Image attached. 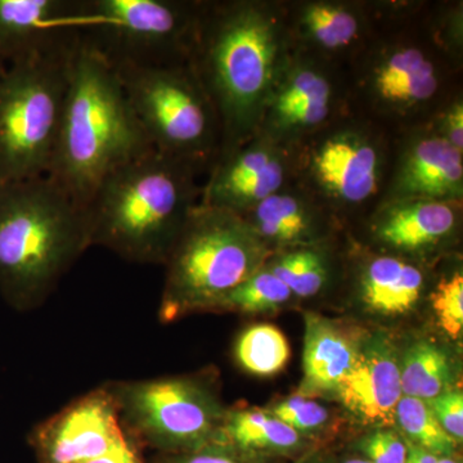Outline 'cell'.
Returning <instances> with one entry per match:
<instances>
[{
    "mask_svg": "<svg viewBox=\"0 0 463 463\" xmlns=\"http://www.w3.org/2000/svg\"><path fill=\"white\" fill-rule=\"evenodd\" d=\"M292 51L285 0H203L187 62L218 118L216 158L257 136Z\"/></svg>",
    "mask_w": 463,
    "mask_h": 463,
    "instance_id": "1",
    "label": "cell"
},
{
    "mask_svg": "<svg viewBox=\"0 0 463 463\" xmlns=\"http://www.w3.org/2000/svg\"><path fill=\"white\" fill-rule=\"evenodd\" d=\"M203 170L151 148L109 173L85 206L90 248L165 264L194 207Z\"/></svg>",
    "mask_w": 463,
    "mask_h": 463,
    "instance_id": "2",
    "label": "cell"
},
{
    "mask_svg": "<svg viewBox=\"0 0 463 463\" xmlns=\"http://www.w3.org/2000/svg\"><path fill=\"white\" fill-rule=\"evenodd\" d=\"M151 148L114 66L79 36L48 178L85 209L109 173Z\"/></svg>",
    "mask_w": 463,
    "mask_h": 463,
    "instance_id": "3",
    "label": "cell"
},
{
    "mask_svg": "<svg viewBox=\"0 0 463 463\" xmlns=\"http://www.w3.org/2000/svg\"><path fill=\"white\" fill-rule=\"evenodd\" d=\"M90 248L84 209L48 176L0 184V295L30 312Z\"/></svg>",
    "mask_w": 463,
    "mask_h": 463,
    "instance_id": "4",
    "label": "cell"
},
{
    "mask_svg": "<svg viewBox=\"0 0 463 463\" xmlns=\"http://www.w3.org/2000/svg\"><path fill=\"white\" fill-rule=\"evenodd\" d=\"M420 17L380 26L346 67L353 111L392 133L423 123L461 85L459 71L435 50Z\"/></svg>",
    "mask_w": 463,
    "mask_h": 463,
    "instance_id": "5",
    "label": "cell"
},
{
    "mask_svg": "<svg viewBox=\"0 0 463 463\" xmlns=\"http://www.w3.org/2000/svg\"><path fill=\"white\" fill-rule=\"evenodd\" d=\"M273 254L242 216L199 203L164 264L158 318L172 323L191 313L210 312L263 269Z\"/></svg>",
    "mask_w": 463,
    "mask_h": 463,
    "instance_id": "6",
    "label": "cell"
},
{
    "mask_svg": "<svg viewBox=\"0 0 463 463\" xmlns=\"http://www.w3.org/2000/svg\"><path fill=\"white\" fill-rule=\"evenodd\" d=\"M392 137L388 128L352 109L298 143L295 183L341 223L364 218L383 196Z\"/></svg>",
    "mask_w": 463,
    "mask_h": 463,
    "instance_id": "7",
    "label": "cell"
},
{
    "mask_svg": "<svg viewBox=\"0 0 463 463\" xmlns=\"http://www.w3.org/2000/svg\"><path fill=\"white\" fill-rule=\"evenodd\" d=\"M75 44L9 65L0 75V184L50 172Z\"/></svg>",
    "mask_w": 463,
    "mask_h": 463,
    "instance_id": "8",
    "label": "cell"
},
{
    "mask_svg": "<svg viewBox=\"0 0 463 463\" xmlns=\"http://www.w3.org/2000/svg\"><path fill=\"white\" fill-rule=\"evenodd\" d=\"M114 69L151 147L207 173L219 154L221 129L188 62Z\"/></svg>",
    "mask_w": 463,
    "mask_h": 463,
    "instance_id": "9",
    "label": "cell"
},
{
    "mask_svg": "<svg viewBox=\"0 0 463 463\" xmlns=\"http://www.w3.org/2000/svg\"><path fill=\"white\" fill-rule=\"evenodd\" d=\"M105 386L128 437L155 455L213 446L227 411L205 376L109 381Z\"/></svg>",
    "mask_w": 463,
    "mask_h": 463,
    "instance_id": "10",
    "label": "cell"
},
{
    "mask_svg": "<svg viewBox=\"0 0 463 463\" xmlns=\"http://www.w3.org/2000/svg\"><path fill=\"white\" fill-rule=\"evenodd\" d=\"M203 0H83L80 36L112 66L187 62Z\"/></svg>",
    "mask_w": 463,
    "mask_h": 463,
    "instance_id": "11",
    "label": "cell"
},
{
    "mask_svg": "<svg viewBox=\"0 0 463 463\" xmlns=\"http://www.w3.org/2000/svg\"><path fill=\"white\" fill-rule=\"evenodd\" d=\"M350 111L346 67L294 48L258 133L295 147Z\"/></svg>",
    "mask_w": 463,
    "mask_h": 463,
    "instance_id": "12",
    "label": "cell"
},
{
    "mask_svg": "<svg viewBox=\"0 0 463 463\" xmlns=\"http://www.w3.org/2000/svg\"><path fill=\"white\" fill-rule=\"evenodd\" d=\"M295 157L297 146L258 133L216 158L207 170L200 203L242 215L295 182Z\"/></svg>",
    "mask_w": 463,
    "mask_h": 463,
    "instance_id": "13",
    "label": "cell"
},
{
    "mask_svg": "<svg viewBox=\"0 0 463 463\" xmlns=\"http://www.w3.org/2000/svg\"><path fill=\"white\" fill-rule=\"evenodd\" d=\"M125 438L118 405L103 383L33 426L27 443L35 463H88Z\"/></svg>",
    "mask_w": 463,
    "mask_h": 463,
    "instance_id": "14",
    "label": "cell"
},
{
    "mask_svg": "<svg viewBox=\"0 0 463 463\" xmlns=\"http://www.w3.org/2000/svg\"><path fill=\"white\" fill-rule=\"evenodd\" d=\"M463 203L426 199L381 201L364 216L373 249L425 263L458 241Z\"/></svg>",
    "mask_w": 463,
    "mask_h": 463,
    "instance_id": "15",
    "label": "cell"
},
{
    "mask_svg": "<svg viewBox=\"0 0 463 463\" xmlns=\"http://www.w3.org/2000/svg\"><path fill=\"white\" fill-rule=\"evenodd\" d=\"M426 199L463 203V154L425 123L398 130L381 201Z\"/></svg>",
    "mask_w": 463,
    "mask_h": 463,
    "instance_id": "16",
    "label": "cell"
},
{
    "mask_svg": "<svg viewBox=\"0 0 463 463\" xmlns=\"http://www.w3.org/2000/svg\"><path fill=\"white\" fill-rule=\"evenodd\" d=\"M292 47L347 67L377 33L368 0H285Z\"/></svg>",
    "mask_w": 463,
    "mask_h": 463,
    "instance_id": "17",
    "label": "cell"
},
{
    "mask_svg": "<svg viewBox=\"0 0 463 463\" xmlns=\"http://www.w3.org/2000/svg\"><path fill=\"white\" fill-rule=\"evenodd\" d=\"M83 0H0V60L5 66L71 47Z\"/></svg>",
    "mask_w": 463,
    "mask_h": 463,
    "instance_id": "18",
    "label": "cell"
},
{
    "mask_svg": "<svg viewBox=\"0 0 463 463\" xmlns=\"http://www.w3.org/2000/svg\"><path fill=\"white\" fill-rule=\"evenodd\" d=\"M241 216L273 252L331 242L344 225L295 182Z\"/></svg>",
    "mask_w": 463,
    "mask_h": 463,
    "instance_id": "19",
    "label": "cell"
},
{
    "mask_svg": "<svg viewBox=\"0 0 463 463\" xmlns=\"http://www.w3.org/2000/svg\"><path fill=\"white\" fill-rule=\"evenodd\" d=\"M403 397L401 359L388 337L365 336L354 365L337 390L336 398L364 423L390 425Z\"/></svg>",
    "mask_w": 463,
    "mask_h": 463,
    "instance_id": "20",
    "label": "cell"
},
{
    "mask_svg": "<svg viewBox=\"0 0 463 463\" xmlns=\"http://www.w3.org/2000/svg\"><path fill=\"white\" fill-rule=\"evenodd\" d=\"M365 252L353 268V283L362 306L383 317L413 312L430 283L425 263L374 249Z\"/></svg>",
    "mask_w": 463,
    "mask_h": 463,
    "instance_id": "21",
    "label": "cell"
},
{
    "mask_svg": "<svg viewBox=\"0 0 463 463\" xmlns=\"http://www.w3.org/2000/svg\"><path fill=\"white\" fill-rule=\"evenodd\" d=\"M304 319V377L298 394L307 398L336 397L365 337L358 330L317 313H306Z\"/></svg>",
    "mask_w": 463,
    "mask_h": 463,
    "instance_id": "22",
    "label": "cell"
},
{
    "mask_svg": "<svg viewBox=\"0 0 463 463\" xmlns=\"http://www.w3.org/2000/svg\"><path fill=\"white\" fill-rule=\"evenodd\" d=\"M298 443L300 434L267 411L227 408L213 446L223 447L240 455L259 450L285 452L294 449Z\"/></svg>",
    "mask_w": 463,
    "mask_h": 463,
    "instance_id": "23",
    "label": "cell"
},
{
    "mask_svg": "<svg viewBox=\"0 0 463 463\" xmlns=\"http://www.w3.org/2000/svg\"><path fill=\"white\" fill-rule=\"evenodd\" d=\"M289 288L295 298L321 294L335 276L331 242L274 252L265 264Z\"/></svg>",
    "mask_w": 463,
    "mask_h": 463,
    "instance_id": "24",
    "label": "cell"
},
{
    "mask_svg": "<svg viewBox=\"0 0 463 463\" xmlns=\"http://www.w3.org/2000/svg\"><path fill=\"white\" fill-rule=\"evenodd\" d=\"M455 364L446 349L431 340H419L401 359L402 392L407 397L430 401L450 390Z\"/></svg>",
    "mask_w": 463,
    "mask_h": 463,
    "instance_id": "25",
    "label": "cell"
},
{
    "mask_svg": "<svg viewBox=\"0 0 463 463\" xmlns=\"http://www.w3.org/2000/svg\"><path fill=\"white\" fill-rule=\"evenodd\" d=\"M234 355L243 370L257 376H273L288 364L291 349L283 332L261 323L241 334Z\"/></svg>",
    "mask_w": 463,
    "mask_h": 463,
    "instance_id": "26",
    "label": "cell"
},
{
    "mask_svg": "<svg viewBox=\"0 0 463 463\" xmlns=\"http://www.w3.org/2000/svg\"><path fill=\"white\" fill-rule=\"evenodd\" d=\"M294 298L288 286L264 267L232 289L210 312L272 313L282 309Z\"/></svg>",
    "mask_w": 463,
    "mask_h": 463,
    "instance_id": "27",
    "label": "cell"
},
{
    "mask_svg": "<svg viewBox=\"0 0 463 463\" xmlns=\"http://www.w3.org/2000/svg\"><path fill=\"white\" fill-rule=\"evenodd\" d=\"M420 23L429 41L453 69L463 66V3L428 2Z\"/></svg>",
    "mask_w": 463,
    "mask_h": 463,
    "instance_id": "28",
    "label": "cell"
},
{
    "mask_svg": "<svg viewBox=\"0 0 463 463\" xmlns=\"http://www.w3.org/2000/svg\"><path fill=\"white\" fill-rule=\"evenodd\" d=\"M395 421L416 446L435 457H450L457 441L441 428L428 403L421 399L403 395L395 411Z\"/></svg>",
    "mask_w": 463,
    "mask_h": 463,
    "instance_id": "29",
    "label": "cell"
},
{
    "mask_svg": "<svg viewBox=\"0 0 463 463\" xmlns=\"http://www.w3.org/2000/svg\"><path fill=\"white\" fill-rule=\"evenodd\" d=\"M439 326L448 336L459 339L463 331V273L461 265L444 272L429 292Z\"/></svg>",
    "mask_w": 463,
    "mask_h": 463,
    "instance_id": "30",
    "label": "cell"
},
{
    "mask_svg": "<svg viewBox=\"0 0 463 463\" xmlns=\"http://www.w3.org/2000/svg\"><path fill=\"white\" fill-rule=\"evenodd\" d=\"M268 413L294 429L298 434H315L331 421L330 412L315 398L295 394L268 408Z\"/></svg>",
    "mask_w": 463,
    "mask_h": 463,
    "instance_id": "31",
    "label": "cell"
},
{
    "mask_svg": "<svg viewBox=\"0 0 463 463\" xmlns=\"http://www.w3.org/2000/svg\"><path fill=\"white\" fill-rule=\"evenodd\" d=\"M423 123L438 137L463 154L462 85H458Z\"/></svg>",
    "mask_w": 463,
    "mask_h": 463,
    "instance_id": "32",
    "label": "cell"
},
{
    "mask_svg": "<svg viewBox=\"0 0 463 463\" xmlns=\"http://www.w3.org/2000/svg\"><path fill=\"white\" fill-rule=\"evenodd\" d=\"M362 450L371 463H405L408 444L392 430H377L364 439Z\"/></svg>",
    "mask_w": 463,
    "mask_h": 463,
    "instance_id": "33",
    "label": "cell"
},
{
    "mask_svg": "<svg viewBox=\"0 0 463 463\" xmlns=\"http://www.w3.org/2000/svg\"><path fill=\"white\" fill-rule=\"evenodd\" d=\"M431 412L447 434L462 441L463 438V395L458 390L450 389L438 397L426 402Z\"/></svg>",
    "mask_w": 463,
    "mask_h": 463,
    "instance_id": "34",
    "label": "cell"
},
{
    "mask_svg": "<svg viewBox=\"0 0 463 463\" xmlns=\"http://www.w3.org/2000/svg\"><path fill=\"white\" fill-rule=\"evenodd\" d=\"M147 463H248L237 453L223 447L209 446L178 455H154Z\"/></svg>",
    "mask_w": 463,
    "mask_h": 463,
    "instance_id": "35",
    "label": "cell"
},
{
    "mask_svg": "<svg viewBox=\"0 0 463 463\" xmlns=\"http://www.w3.org/2000/svg\"><path fill=\"white\" fill-rule=\"evenodd\" d=\"M142 449L132 438L128 437L106 455L88 463H147Z\"/></svg>",
    "mask_w": 463,
    "mask_h": 463,
    "instance_id": "36",
    "label": "cell"
},
{
    "mask_svg": "<svg viewBox=\"0 0 463 463\" xmlns=\"http://www.w3.org/2000/svg\"><path fill=\"white\" fill-rule=\"evenodd\" d=\"M438 457L431 455L416 444H408V456L405 463H437Z\"/></svg>",
    "mask_w": 463,
    "mask_h": 463,
    "instance_id": "37",
    "label": "cell"
},
{
    "mask_svg": "<svg viewBox=\"0 0 463 463\" xmlns=\"http://www.w3.org/2000/svg\"><path fill=\"white\" fill-rule=\"evenodd\" d=\"M437 463H461L453 459L452 457H439Z\"/></svg>",
    "mask_w": 463,
    "mask_h": 463,
    "instance_id": "38",
    "label": "cell"
},
{
    "mask_svg": "<svg viewBox=\"0 0 463 463\" xmlns=\"http://www.w3.org/2000/svg\"><path fill=\"white\" fill-rule=\"evenodd\" d=\"M345 463H371V462L368 461V459L354 458V459H349V461H346Z\"/></svg>",
    "mask_w": 463,
    "mask_h": 463,
    "instance_id": "39",
    "label": "cell"
},
{
    "mask_svg": "<svg viewBox=\"0 0 463 463\" xmlns=\"http://www.w3.org/2000/svg\"><path fill=\"white\" fill-rule=\"evenodd\" d=\"M5 63L2 62V60H0V75L3 74V72H5Z\"/></svg>",
    "mask_w": 463,
    "mask_h": 463,
    "instance_id": "40",
    "label": "cell"
}]
</instances>
